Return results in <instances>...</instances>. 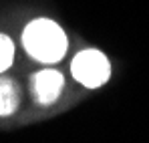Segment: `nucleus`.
I'll use <instances>...</instances> for the list:
<instances>
[{"label":"nucleus","instance_id":"1","mask_svg":"<svg viewBox=\"0 0 149 143\" xmlns=\"http://www.w3.org/2000/svg\"><path fill=\"white\" fill-rule=\"evenodd\" d=\"M22 47L36 61L56 63L67 52V36L63 28L49 18H36L22 32Z\"/></svg>","mask_w":149,"mask_h":143},{"label":"nucleus","instance_id":"2","mask_svg":"<svg viewBox=\"0 0 149 143\" xmlns=\"http://www.w3.org/2000/svg\"><path fill=\"white\" fill-rule=\"evenodd\" d=\"M71 73L73 77L87 89H97L103 83L109 81L111 75V65L107 61V57L95 50V48H87L81 50L71 63Z\"/></svg>","mask_w":149,"mask_h":143},{"label":"nucleus","instance_id":"3","mask_svg":"<svg viewBox=\"0 0 149 143\" xmlns=\"http://www.w3.org/2000/svg\"><path fill=\"white\" fill-rule=\"evenodd\" d=\"M63 85H65L63 75L58 71H50V69L34 73L32 79H30L32 97H34V101L40 103V105H50V103H54V101L61 97Z\"/></svg>","mask_w":149,"mask_h":143},{"label":"nucleus","instance_id":"4","mask_svg":"<svg viewBox=\"0 0 149 143\" xmlns=\"http://www.w3.org/2000/svg\"><path fill=\"white\" fill-rule=\"evenodd\" d=\"M20 105V89L12 79L0 77V117L12 115Z\"/></svg>","mask_w":149,"mask_h":143},{"label":"nucleus","instance_id":"5","mask_svg":"<svg viewBox=\"0 0 149 143\" xmlns=\"http://www.w3.org/2000/svg\"><path fill=\"white\" fill-rule=\"evenodd\" d=\"M14 59V45L6 34H0V73H4Z\"/></svg>","mask_w":149,"mask_h":143}]
</instances>
